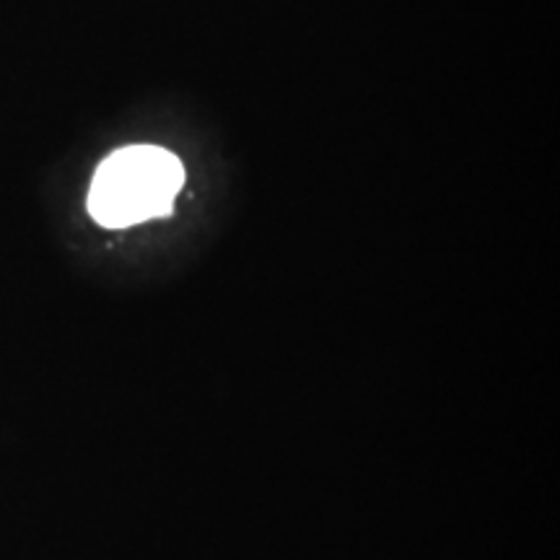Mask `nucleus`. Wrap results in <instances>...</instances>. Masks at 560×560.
Listing matches in <instances>:
<instances>
[{
  "instance_id": "nucleus-1",
  "label": "nucleus",
  "mask_w": 560,
  "mask_h": 560,
  "mask_svg": "<svg viewBox=\"0 0 560 560\" xmlns=\"http://www.w3.org/2000/svg\"><path fill=\"white\" fill-rule=\"evenodd\" d=\"M185 170L179 159L159 145H128L96 170L89 210L102 226L125 229L172 210Z\"/></svg>"
}]
</instances>
